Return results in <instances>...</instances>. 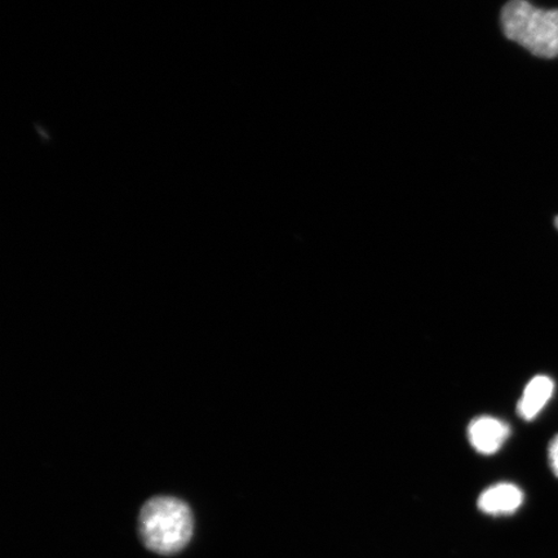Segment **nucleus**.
I'll use <instances>...</instances> for the list:
<instances>
[{
	"instance_id": "1",
	"label": "nucleus",
	"mask_w": 558,
	"mask_h": 558,
	"mask_svg": "<svg viewBox=\"0 0 558 558\" xmlns=\"http://www.w3.org/2000/svg\"><path fill=\"white\" fill-rule=\"evenodd\" d=\"M193 529L191 508L177 498H153L140 512V536L146 548L158 555L180 553L192 539Z\"/></svg>"
},
{
	"instance_id": "2",
	"label": "nucleus",
	"mask_w": 558,
	"mask_h": 558,
	"mask_svg": "<svg viewBox=\"0 0 558 558\" xmlns=\"http://www.w3.org/2000/svg\"><path fill=\"white\" fill-rule=\"evenodd\" d=\"M506 37L538 58L558 56V10L536 9L527 0H511L500 15Z\"/></svg>"
},
{
	"instance_id": "3",
	"label": "nucleus",
	"mask_w": 558,
	"mask_h": 558,
	"mask_svg": "<svg viewBox=\"0 0 558 558\" xmlns=\"http://www.w3.org/2000/svg\"><path fill=\"white\" fill-rule=\"evenodd\" d=\"M511 429L508 424L493 416L474 418L469 427V438L472 448L484 456L498 452L505 445Z\"/></svg>"
},
{
	"instance_id": "4",
	"label": "nucleus",
	"mask_w": 558,
	"mask_h": 558,
	"mask_svg": "<svg viewBox=\"0 0 558 558\" xmlns=\"http://www.w3.org/2000/svg\"><path fill=\"white\" fill-rule=\"evenodd\" d=\"M523 493L513 484L493 485L480 495L477 506L481 512L488 515H507L518 512L523 504Z\"/></svg>"
},
{
	"instance_id": "5",
	"label": "nucleus",
	"mask_w": 558,
	"mask_h": 558,
	"mask_svg": "<svg viewBox=\"0 0 558 558\" xmlns=\"http://www.w3.org/2000/svg\"><path fill=\"white\" fill-rule=\"evenodd\" d=\"M554 390L555 383L553 379L546 375L535 376L534 379L527 383L519 401L518 411L520 416L525 421H533L546 407L554 395Z\"/></svg>"
},
{
	"instance_id": "6",
	"label": "nucleus",
	"mask_w": 558,
	"mask_h": 558,
	"mask_svg": "<svg viewBox=\"0 0 558 558\" xmlns=\"http://www.w3.org/2000/svg\"><path fill=\"white\" fill-rule=\"evenodd\" d=\"M548 460L550 470H553L555 476L558 478V435L549 444Z\"/></svg>"
},
{
	"instance_id": "7",
	"label": "nucleus",
	"mask_w": 558,
	"mask_h": 558,
	"mask_svg": "<svg viewBox=\"0 0 558 558\" xmlns=\"http://www.w3.org/2000/svg\"><path fill=\"white\" fill-rule=\"evenodd\" d=\"M555 226H556V228H557V230H558V216H557V218L555 219Z\"/></svg>"
}]
</instances>
